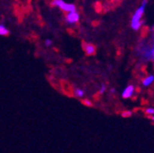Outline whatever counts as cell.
<instances>
[{
  "instance_id": "1",
  "label": "cell",
  "mask_w": 154,
  "mask_h": 153,
  "mask_svg": "<svg viewBox=\"0 0 154 153\" xmlns=\"http://www.w3.org/2000/svg\"><path fill=\"white\" fill-rule=\"evenodd\" d=\"M147 5H148V0H143L142 4L140 5V7L135 10V12L134 13V15L132 17L131 27L135 31L139 30L140 27L142 26V24H143L142 18L144 16V12H145V9Z\"/></svg>"
},
{
  "instance_id": "2",
  "label": "cell",
  "mask_w": 154,
  "mask_h": 153,
  "mask_svg": "<svg viewBox=\"0 0 154 153\" xmlns=\"http://www.w3.org/2000/svg\"><path fill=\"white\" fill-rule=\"evenodd\" d=\"M52 5L57 7V8L60 9L61 10L65 11V12H69L72 10H76V6L73 3H67L64 0H53L52 1Z\"/></svg>"
},
{
  "instance_id": "3",
  "label": "cell",
  "mask_w": 154,
  "mask_h": 153,
  "mask_svg": "<svg viewBox=\"0 0 154 153\" xmlns=\"http://www.w3.org/2000/svg\"><path fill=\"white\" fill-rule=\"evenodd\" d=\"M80 20V14L78 13V11L75 10H72L66 12V16H65V22L68 25H74L77 24Z\"/></svg>"
},
{
  "instance_id": "4",
  "label": "cell",
  "mask_w": 154,
  "mask_h": 153,
  "mask_svg": "<svg viewBox=\"0 0 154 153\" xmlns=\"http://www.w3.org/2000/svg\"><path fill=\"white\" fill-rule=\"evenodd\" d=\"M140 54L142 55V57L146 60H152L154 61V48L145 46L140 49Z\"/></svg>"
},
{
  "instance_id": "5",
  "label": "cell",
  "mask_w": 154,
  "mask_h": 153,
  "mask_svg": "<svg viewBox=\"0 0 154 153\" xmlns=\"http://www.w3.org/2000/svg\"><path fill=\"white\" fill-rule=\"evenodd\" d=\"M83 50L87 55H93L96 53V47L92 43H83Z\"/></svg>"
},
{
  "instance_id": "6",
  "label": "cell",
  "mask_w": 154,
  "mask_h": 153,
  "mask_svg": "<svg viewBox=\"0 0 154 153\" xmlns=\"http://www.w3.org/2000/svg\"><path fill=\"white\" fill-rule=\"evenodd\" d=\"M134 93H135V87L132 85H129L123 89L121 96L123 99H130L134 95Z\"/></svg>"
},
{
  "instance_id": "7",
  "label": "cell",
  "mask_w": 154,
  "mask_h": 153,
  "mask_svg": "<svg viewBox=\"0 0 154 153\" xmlns=\"http://www.w3.org/2000/svg\"><path fill=\"white\" fill-rule=\"evenodd\" d=\"M73 95L75 97H77V98L82 99V98H84V97H85V91H84V89H82V88L76 87L73 90Z\"/></svg>"
},
{
  "instance_id": "8",
  "label": "cell",
  "mask_w": 154,
  "mask_h": 153,
  "mask_svg": "<svg viewBox=\"0 0 154 153\" xmlns=\"http://www.w3.org/2000/svg\"><path fill=\"white\" fill-rule=\"evenodd\" d=\"M153 81H154V75H149L143 80L142 84H143L144 87H149V86H150L152 84Z\"/></svg>"
},
{
  "instance_id": "9",
  "label": "cell",
  "mask_w": 154,
  "mask_h": 153,
  "mask_svg": "<svg viewBox=\"0 0 154 153\" xmlns=\"http://www.w3.org/2000/svg\"><path fill=\"white\" fill-rule=\"evenodd\" d=\"M9 29L3 24H0V36H7V35H9Z\"/></svg>"
},
{
  "instance_id": "10",
  "label": "cell",
  "mask_w": 154,
  "mask_h": 153,
  "mask_svg": "<svg viewBox=\"0 0 154 153\" xmlns=\"http://www.w3.org/2000/svg\"><path fill=\"white\" fill-rule=\"evenodd\" d=\"M82 102H83L84 105H86V106H87V107H91V106L93 105L92 102H91V101H89L88 99H84Z\"/></svg>"
},
{
  "instance_id": "11",
  "label": "cell",
  "mask_w": 154,
  "mask_h": 153,
  "mask_svg": "<svg viewBox=\"0 0 154 153\" xmlns=\"http://www.w3.org/2000/svg\"><path fill=\"white\" fill-rule=\"evenodd\" d=\"M145 113L148 115V116H151V115H154V108L152 107H149L145 110Z\"/></svg>"
},
{
  "instance_id": "12",
  "label": "cell",
  "mask_w": 154,
  "mask_h": 153,
  "mask_svg": "<svg viewBox=\"0 0 154 153\" xmlns=\"http://www.w3.org/2000/svg\"><path fill=\"white\" fill-rule=\"evenodd\" d=\"M106 85H104V84H102V85H101V87H100V88H99V93L100 94H103L104 92L106 91Z\"/></svg>"
},
{
  "instance_id": "13",
  "label": "cell",
  "mask_w": 154,
  "mask_h": 153,
  "mask_svg": "<svg viewBox=\"0 0 154 153\" xmlns=\"http://www.w3.org/2000/svg\"><path fill=\"white\" fill-rule=\"evenodd\" d=\"M44 44L46 47H51L53 45V40H50V39H46L45 41H44Z\"/></svg>"
},
{
  "instance_id": "14",
  "label": "cell",
  "mask_w": 154,
  "mask_h": 153,
  "mask_svg": "<svg viewBox=\"0 0 154 153\" xmlns=\"http://www.w3.org/2000/svg\"><path fill=\"white\" fill-rule=\"evenodd\" d=\"M121 116L123 117H129L132 116V111H124V112H122Z\"/></svg>"
},
{
  "instance_id": "15",
  "label": "cell",
  "mask_w": 154,
  "mask_h": 153,
  "mask_svg": "<svg viewBox=\"0 0 154 153\" xmlns=\"http://www.w3.org/2000/svg\"><path fill=\"white\" fill-rule=\"evenodd\" d=\"M110 92H111V93H115V92H116V89H115V88H111V89H110Z\"/></svg>"
}]
</instances>
